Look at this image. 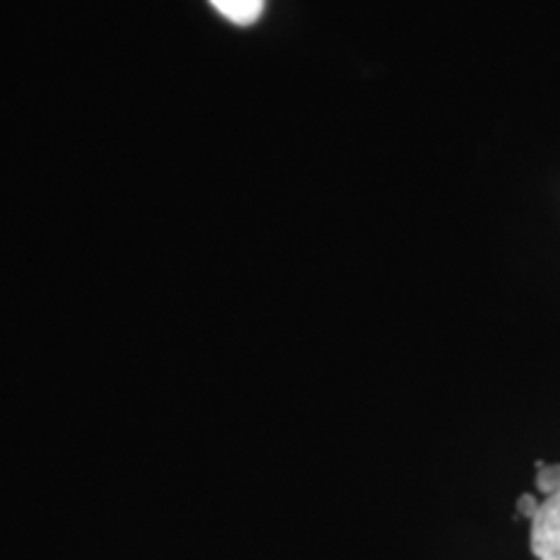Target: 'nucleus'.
I'll return each instance as SVG.
<instances>
[{
  "label": "nucleus",
  "instance_id": "nucleus-1",
  "mask_svg": "<svg viewBox=\"0 0 560 560\" xmlns=\"http://www.w3.org/2000/svg\"><path fill=\"white\" fill-rule=\"evenodd\" d=\"M529 524L532 556L537 560H560V488L545 495Z\"/></svg>",
  "mask_w": 560,
  "mask_h": 560
},
{
  "label": "nucleus",
  "instance_id": "nucleus-2",
  "mask_svg": "<svg viewBox=\"0 0 560 560\" xmlns=\"http://www.w3.org/2000/svg\"><path fill=\"white\" fill-rule=\"evenodd\" d=\"M213 9L234 24H255L262 13V0H210Z\"/></svg>",
  "mask_w": 560,
  "mask_h": 560
},
{
  "label": "nucleus",
  "instance_id": "nucleus-3",
  "mask_svg": "<svg viewBox=\"0 0 560 560\" xmlns=\"http://www.w3.org/2000/svg\"><path fill=\"white\" fill-rule=\"evenodd\" d=\"M537 493L550 495L560 488V465H545V462H537V478H535Z\"/></svg>",
  "mask_w": 560,
  "mask_h": 560
},
{
  "label": "nucleus",
  "instance_id": "nucleus-4",
  "mask_svg": "<svg viewBox=\"0 0 560 560\" xmlns=\"http://www.w3.org/2000/svg\"><path fill=\"white\" fill-rule=\"evenodd\" d=\"M516 509H520V514L524 516V520H532V516H535V511L540 509V499H537V495L524 493L520 503H516Z\"/></svg>",
  "mask_w": 560,
  "mask_h": 560
}]
</instances>
